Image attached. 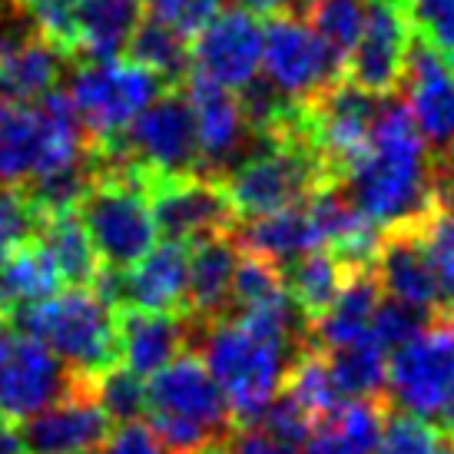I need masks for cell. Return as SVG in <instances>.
I'll return each instance as SVG.
<instances>
[{
	"label": "cell",
	"mask_w": 454,
	"mask_h": 454,
	"mask_svg": "<svg viewBox=\"0 0 454 454\" xmlns=\"http://www.w3.org/2000/svg\"><path fill=\"white\" fill-rule=\"evenodd\" d=\"M27 11L34 13L40 34L64 47L74 60V11L76 0H20Z\"/></svg>",
	"instance_id": "7bdbcfd3"
},
{
	"label": "cell",
	"mask_w": 454,
	"mask_h": 454,
	"mask_svg": "<svg viewBox=\"0 0 454 454\" xmlns=\"http://www.w3.org/2000/svg\"><path fill=\"white\" fill-rule=\"evenodd\" d=\"M87 381L43 341L20 332L0 312V415L24 421Z\"/></svg>",
	"instance_id": "30bf717a"
},
{
	"label": "cell",
	"mask_w": 454,
	"mask_h": 454,
	"mask_svg": "<svg viewBox=\"0 0 454 454\" xmlns=\"http://www.w3.org/2000/svg\"><path fill=\"white\" fill-rule=\"evenodd\" d=\"M278 295H286L282 269L276 262L262 259V255L239 253V262H236V272H232V295H229L226 316L272 302Z\"/></svg>",
	"instance_id": "d590c367"
},
{
	"label": "cell",
	"mask_w": 454,
	"mask_h": 454,
	"mask_svg": "<svg viewBox=\"0 0 454 454\" xmlns=\"http://www.w3.org/2000/svg\"><path fill=\"white\" fill-rule=\"evenodd\" d=\"M116 345L120 365L150 379L192 345V318L183 312H143L116 309Z\"/></svg>",
	"instance_id": "ffe728a7"
},
{
	"label": "cell",
	"mask_w": 454,
	"mask_h": 454,
	"mask_svg": "<svg viewBox=\"0 0 454 454\" xmlns=\"http://www.w3.org/2000/svg\"><path fill=\"white\" fill-rule=\"evenodd\" d=\"M328 183L332 176L312 150L302 120L278 137L255 139L253 150L223 176L239 219L302 206Z\"/></svg>",
	"instance_id": "277c9868"
},
{
	"label": "cell",
	"mask_w": 454,
	"mask_h": 454,
	"mask_svg": "<svg viewBox=\"0 0 454 454\" xmlns=\"http://www.w3.org/2000/svg\"><path fill=\"white\" fill-rule=\"evenodd\" d=\"M325 358L341 398H381L385 395L388 352L372 335L352 341V345L332 348V352H325Z\"/></svg>",
	"instance_id": "4dcf8cb0"
},
{
	"label": "cell",
	"mask_w": 454,
	"mask_h": 454,
	"mask_svg": "<svg viewBox=\"0 0 454 454\" xmlns=\"http://www.w3.org/2000/svg\"><path fill=\"white\" fill-rule=\"evenodd\" d=\"M127 57L153 70L166 87H179L192 70V37L146 17L129 37Z\"/></svg>",
	"instance_id": "f546056e"
},
{
	"label": "cell",
	"mask_w": 454,
	"mask_h": 454,
	"mask_svg": "<svg viewBox=\"0 0 454 454\" xmlns=\"http://www.w3.org/2000/svg\"><path fill=\"white\" fill-rule=\"evenodd\" d=\"M262 67V24L253 11H215L192 34V70L239 93Z\"/></svg>",
	"instance_id": "9a60e30c"
},
{
	"label": "cell",
	"mask_w": 454,
	"mask_h": 454,
	"mask_svg": "<svg viewBox=\"0 0 454 454\" xmlns=\"http://www.w3.org/2000/svg\"><path fill=\"white\" fill-rule=\"evenodd\" d=\"M114 421L106 418L100 402L93 398L90 381L70 391L67 398L47 404L43 411L24 418V448L27 454H83L106 442Z\"/></svg>",
	"instance_id": "ac0fdd59"
},
{
	"label": "cell",
	"mask_w": 454,
	"mask_h": 454,
	"mask_svg": "<svg viewBox=\"0 0 454 454\" xmlns=\"http://www.w3.org/2000/svg\"><path fill=\"white\" fill-rule=\"evenodd\" d=\"M339 186L381 229L415 226L431 213L434 156L398 90L379 100L365 156L339 179Z\"/></svg>",
	"instance_id": "6da1fadb"
},
{
	"label": "cell",
	"mask_w": 454,
	"mask_h": 454,
	"mask_svg": "<svg viewBox=\"0 0 454 454\" xmlns=\"http://www.w3.org/2000/svg\"><path fill=\"white\" fill-rule=\"evenodd\" d=\"M408 43L411 27L402 0H368L365 30L345 60V76L375 97H388L402 87Z\"/></svg>",
	"instance_id": "e0dca14e"
},
{
	"label": "cell",
	"mask_w": 454,
	"mask_h": 454,
	"mask_svg": "<svg viewBox=\"0 0 454 454\" xmlns=\"http://www.w3.org/2000/svg\"><path fill=\"white\" fill-rule=\"evenodd\" d=\"M442 454H454V434H444V442H442Z\"/></svg>",
	"instance_id": "681fc988"
},
{
	"label": "cell",
	"mask_w": 454,
	"mask_h": 454,
	"mask_svg": "<svg viewBox=\"0 0 454 454\" xmlns=\"http://www.w3.org/2000/svg\"><path fill=\"white\" fill-rule=\"evenodd\" d=\"M438 428H442V434H454V408L442 418V425H438Z\"/></svg>",
	"instance_id": "c3c4849f"
},
{
	"label": "cell",
	"mask_w": 454,
	"mask_h": 454,
	"mask_svg": "<svg viewBox=\"0 0 454 454\" xmlns=\"http://www.w3.org/2000/svg\"><path fill=\"white\" fill-rule=\"evenodd\" d=\"M352 272L355 269H348L328 246L309 249V253L295 255L292 262L282 265L286 292H289V299L299 305V312L309 322L318 318L328 305L335 302V295L341 292L345 278L352 276Z\"/></svg>",
	"instance_id": "4316f807"
},
{
	"label": "cell",
	"mask_w": 454,
	"mask_h": 454,
	"mask_svg": "<svg viewBox=\"0 0 454 454\" xmlns=\"http://www.w3.org/2000/svg\"><path fill=\"white\" fill-rule=\"evenodd\" d=\"M381 299V286L372 269H355L345 278L335 302L328 305L318 318L309 322V345L318 352H332L341 345L372 335V316Z\"/></svg>",
	"instance_id": "603a6c76"
},
{
	"label": "cell",
	"mask_w": 454,
	"mask_h": 454,
	"mask_svg": "<svg viewBox=\"0 0 454 454\" xmlns=\"http://www.w3.org/2000/svg\"><path fill=\"white\" fill-rule=\"evenodd\" d=\"M146 176V183L169 176H192L200 166V146H196V120L192 106L179 87H166L160 97H153L137 120L129 123L114 143Z\"/></svg>",
	"instance_id": "9c48e42d"
},
{
	"label": "cell",
	"mask_w": 454,
	"mask_h": 454,
	"mask_svg": "<svg viewBox=\"0 0 454 454\" xmlns=\"http://www.w3.org/2000/svg\"><path fill=\"white\" fill-rule=\"evenodd\" d=\"M309 0H239V7L253 13H262V17H278V13H295L299 7L305 11Z\"/></svg>",
	"instance_id": "bcb514c9"
},
{
	"label": "cell",
	"mask_w": 454,
	"mask_h": 454,
	"mask_svg": "<svg viewBox=\"0 0 454 454\" xmlns=\"http://www.w3.org/2000/svg\"><path fill=\"white\" fill-rule=\"evenodd\" d=\"M166 90L160 76L123 57H87L70 70V100L87 129L90 146L114 143L137 114Z\"/></svg>",
	"instance_id": "52a82bcc"
},
{
	"label": "cell",
	"mask_w": 454,
	"mask_h": 454,
	"mask_svg": "<svg viewBox=\"0 0 454 454\" xmlns=\"http://www.w3.org/2000/svg\"><path fill=\"white\" fill-rule=\"evenodd\" d=\"M186 269L190 246L166 239L129 269H120L123 309L143 312H183L186 316Z\"/></svg>",
	"instance_id": "44dd1931"
},
{
	"label": "cell",
	"mask_w": 454,
	"mask_h": 454,
	"mask_svg": "<svg viewBox=\"0 0 454 454\" xmlns=\"http://www.w3.org/2000/svg\"><path fill=\"white\" fill-rule=\"evenodd\" d=\"M34 236H37L40 246L51 253L60 278L70 282V286H90L93 276L100 272L97 249H93V242H90L87 229L80 223L76 209L40 215Z\"/></svg>",
	"instance_id": "f1b7e54d"
},
{
	"label": "cell",
	"mask_w": 454,
	"mask_h": 454,
	"mask_svg": "<svg viewBox=\"0 0 454 454\" xmlns=\"http://www.w3.org/2000/svg\"><path fill=\"white\" fill-rule=\"evenodd\" d=\"M255 428H262L269 438H276L278 444H286L289 451H299L312 431V418L305 415L299 404L292 402L289 395L278 391L272 402L265 404V411L253 421Z\"/></svg>",
	"instance_id": "ab89813d"
},
{
	"label": "cell",
	"mask_w": 454,
	"mask_h": 454,
	"mask_svg": "<svg viewBox=\"0 0 454 454\" xmlns=\"http://www.w3.org/2000/svg\"><path fill=\"white\" fill-rule=\"evenodd\" d=\"M442 442L444 434L434 421L385 402L375 454H442Z\"/></svg>",
	"instance_id": "e575fe53"
},
{
	"label": "cell",
	"mask_w": 454,
	"mask_h": 454,
	"mask_svg": "<svg viewBox=\"0 0 454 454\" xmlns=\"http://www.w3.org/2000/svg\"><path fill=\"white\" fill-rule=\"evenodd\" d=\"M192 454H223V444H215V448H202V451H192Z\"/></svg>",
	"instance_id": "f907efd6"
},
{
	"label": "cell",
	"mask_w": 454,
	"mask_h": 454,
	"mask_svg": "<svg viewBox=\"0 0 454 454\" xmlns=\"http://www.w3.org/2000/svg\"><path fill=\"white\" fill-rule=\"evenodd\" d=\"M7 318L20 332L43 341L83 379H97L103 368L120 362L116 312L97 292H87L83 286L53 292L43 302L20 305Z\"/></svg>",
	"instance_id": "5b68a950"
},
{
	"label": "cell",
	"mask_w": 454,
	"mask_h": 454,
	"mask_svg": "<svg viewBox=\"0 0 454 454\" xmlns=\"http://www.w3.org/2000/svg\"><path fill=\"white\" fill-rule=\"evenodd\" d=\"M434 206L454 209V160L434 156Z\"/></svg>",
	"instance_id": "f6af8a7d"
},
{
	"label": "cell",
	"mask_w": 454,
	"mask_h": 454,
	"mask_svg": "<svg viewBox=\"0 0 454 454\" xmlns=\"http://www.w3.org/2000/svg\"><path fill=\"white\" fill-rule=\"evenodd\" d=\"M262 67L265 80L299 106L345 76V60L295 13L269 17L262 27Z\"/></svg>",
	"instance_id": "8fae6325"
},
{
	"label": "cell",
	"mask_w": 454,
	"mask_h": 454,
	"mask_svg": "<svg viewBox=\"0 0 454 454\" xmlns=\"http://www.w3.org/2000/svg\"><path fill=\"white\" fill-rule=\"evenodd\" d=\"M239 246L232 232L206 236L190 242V269H186V316L192 322H213L229 312L232 272L239 262Z\"/></svg>",
	"instance_id": "7402d4cb"
},
{
	"label": "cell",
	"mask_w": 454,
	"mask_h": 454,
	"mask_svg": "<svg viewBox=\"0 0 454 454\" xmlns=\"http://www.w3.org/2000/svg\"><path fill=\"white\" fill-rule=\"evenodd\" d=\"M448 156H451V160H454V150H451V153H448Z\"/></svg>",
	"instance_id": "816d5d0a"
},
{
	"label": "cell",
	"mask_w": 454,
	"mask_h": 454,
	"mask_svg": "<svg viewBox=\"0 0 454 454\" xmlns=\"http://www.w3.org/2000/svg\"><path fill=\"white\" fill-rule=\"evenodd\" d=\"M309 27L325 40L341 60H348L355 43L365 30L368 0H309L305 4Z\"/></svg>",
	"instance_id": "d6a6232c"
},
{
	"label": "cell",
	"mask_w": 454,
	"mask_h": 454,
	"mask_svg": "<svg viewBox=\"0 0 454 454\" xmlns=\"http://www.w3.org/2000/svg\"><path fill=\"white\" fill-rule=\"evenodd\" d=\"M278 391L289 395L292 402L299 404L312 421L328 415V411L341 402V391H339V385H335V379H332L325 352H318L312 345L295 355V362L289 365Z\"/></svg>",
	"instance_id": "1f68e13d"
},
{
	"label": "cell",
	"mask_w": 454,
	"mask_h": 454,
	"mask_svg": "<svg viewBox=\"0 0 454 454\" xmlns=\"http://www.w3.org/2000/svg\"><path fill=\"white\" fill-rule=\"evenodd\" d=\"M146 418L166 454H192L223 444L236 428L223 388L196 352H179L146 381Z\"/></svg>",
	"instance_id": "3957f363"
},
{
	"label": "cell",
	"mask_w": 454,
	"mask_h": 454,
	"mask_svg": "<svg viewBox=\"0 0 454 454\" xmlns=\"http://www.w3.org/2000/svg\"><path fill=\"white\" fill-rule=\"evenodd\" d=\"M146 179L133 166H120L110 173H97L83 200L76 202V215L87 229L100 265L129 269L156 246V223L150 213Z\"/></svg>",
	"instance_id": "8992f818"
},
{
	"label": "cell",
	"mask_w": 454,
	"mask_h": 454,
	"mask_svg": "<svg viewBox=\"0 0 454 454\" xmlns=\"http://www.w3.org/2000/svg\"><path fill=\"white\" fill-rule=\"evenodd\" d=\"M37 209L13 186H0V262L37 232Z\"/></svg>",
	"instance_id": "60d3db41"
},
{
	"label": "cell",
	"mask_w": 454,
	"mask_h": 454,
	"mask_svg": "<svg viewBox=\"0 0 454 454\" xmlns=\"http://www.w3.org/2000/svg\"><path fill=\"white\" fill-rule=\"evenodd\" d=\"M379 100L381 97L362 90L348 76H341L339 83H332L325 93H318L316 100L302 106L309 143L325 163L332 183H339L365 156Z\"/></svg>",
	"instance_id": "7c38bea8"
},
{
	"label": "cell",
	"mask_w": 454,
	"mask_h": 454,
	"mask_svg": "<svg viewBox=\"0 0 454 454\" xmlns=\"http://www.w3.org/2000/svg\"><path fill=\"white\" fill-rule=\"evenodd\" d=\"M0 454H27L24 434L17 428V421L7 415H0Z\"/></svg>",
	"instance_id": "7dc6e473"
},
{
	"label": "cell",
	"mask_w": 454,
	"mask_h": 454,
	"mask_svg": "<svg viewBox=\"0 0 454 454\" xmlns=\"http://www.w3.org/2000/svg\"><path fill=\"white\" fill-rule=\"evenodd\" d=\"M372 272L379 278L381 295H391V299L418 305V309H428L434 316L448 312L418 223L415 226H391L381 232V246L375 253Z\"/></svg>",
	"instance_id": "d6986e66"
},
{
	"label": "cell",
	"mask_w": 454,
	"mask_h": 454,
	"mask_svg": "<svg viewBox=\"0 0 454 454\" xmlns=\"http://www.w3.org/2000/svg\"><path fill=\"white\" fill-rule=\"evenodd\" d=\"M398 90H404L402 97L431 156H448L454 150V64L425 40H411Z\"/></svg>",
	"instance_id": "2e32d148"
},
{
	"label": "cell",
	"mask_w": 454,
	"mask_h": 454,
	"mask_svg": "<svg viewBox=\"0 0 454 454\" xmlns=\"http://www.w3.org/2000/svg\"><path fill=\"white\" fill-rule=\"evenodd\" d=\"M385 402L442 425L454 408V312L434 316L415 339L391 352Z\"/></svg>",
	"instance_id": "ba28073f"
},
{
	"label": "cell",
	"mask_w": 454,
	"mask_h": 454,
	"mask_svg": "<svg viewBox=\"0 0 454 454\" xmlns=\"http://www.w3.org/2000/svg\"><path fill=\"white\" fill-rule=\"evenodd\" d=\"M418 229H421V242L428 249L434 278L442 286L444 309L454 312V209L431 206V213L418 223Z\"/></svg>",
	"instance_id": "8d00e7d4"
},
{
	"label": "cell",
	"mask_w": 454,
	"mask_h": 454,
	"mask_svg": "<svg viewBox=\"0 0 454 454\" xmlns=\"http://www.w3.org/2000/svg\"><path fill=\"white\" fill-rule=\"evenodd\" d=\"M192 352L209 368L223 388L236 425H253L282 388V379L295 355L289 341L272 339L259 328L246 325L236 316H219L213 322H192Z\"/></svg>",
	"instance_id": "7a4b0ae2"
},
{
	"label": "cell",
	"mask_w": 454,
	"mask_h": 454,
	"mask_svg": "<svg viewBox=\"0 0 454 454\" xmlns=\"http://www.w3.org/2000/svg\"><path fill=\"white\" fill-rule=\"evenodd\" d=\"M223 454H295L276 438H269L262 428L255 425H236L232 434L223 442Z\"/></svg>",
	"instance_id": "ee69618b"
},
{
	"label": "cell",
	"mask_w": 454,
	"mask_h": 454,
	"mask_svg": "<svg viewBox=\"0 0 454 454\" xmlns=\"http://www.w3.org/2000/svg\"><path fill=\"white\" fill-rule=\"evenodd\" d=\"M232 239L242 253L262 255L269 262H276L278 269L292 262L295 255L318 249V229L309 215V206H289V209H276V213L249 215L246 223H236Z\"/></svg>",
	"instance_id": "cb8c5ba5"
},
{
	"label": "cell",
	"mask_w": 454,
	"mask_h": 454,
	"mask_svg": "<svg viewBox=\"0 0 454 454\" xmlns=\"http://www.w3.org/2000/svg\"><path fill=\"white\" fill-rule=\"evenodd\" d=\"M143 11L153 20L192 37L215 11H223V0H143Z\"/></svg>",
	"instance_id": "b9f144b4"
},
{
	"label": "cell",
	"mask_w": 454,
	"mask_h": 454,
	"mask_svg": "<svg viewBox=\"0 0 454 454\" xmlns=\"http://www.w3.org/2000/svg\"><path fill=\"white\" fill-rule=\"evenodd\" d=\"M143 13V0H76L74 57H123Z\"/></svg>",
	"instance_id": "484cf974"
},
{
	"label": "cell",
	"mask_w": 454,
	"mask_h": 454,
	"mask_svg": "<svg viewBox=\"0 0 454 454\" xmlns=\"http://www.w3.org/2000/svg\"><path fill=\"white\" fill-rule=\"evenodd\" d=\"M381 418H385V395L339 402L328 415L312 421V431L299 454H375Z\"/></svg>",
	"instance_id": "d4e9b609"
},
{
	"label": "cell",
	"mask_w": 454,
	"mask_h": 454,
	"mask_svg": "<svg viewBox=\"0 0 454 454\" xmlns=\"http://www.w3.org/2000/svg\"><path fill=\"white\" fill-rule=\"evenodd\" d=\"M60 272L37 236L24 239L0 262V312L11 316L20 305H34L60 292Z\"/></svg>",
	"instance_id": "83f0119b"
},
{
	"label": "cell",
	"mask_w": 454,
	"mask_h": 454,
	"mask_svg": "<svg viewBox=\"0 0 454 454\" xmlns=\"http://www.w3.org/2000/svg\"><path fill=\"white\" fill-rule=\"evenodd\" d=\"M156 232L173 242H196L206 236L232 232L239 213L229 200L226 186L209 176H169L146 186Z\"/></svg>",
	"instance_id": "4fadbf2b"
},
{
	"label": "cell",
	"mask_w": 454,
	"mask_h": 454,
	"mask_svg": "<svg viewBox=\"0 0 454 454\" xmlns=\"http://www.w3.org/2000/svg\"><path fill=\"white\" fill-rule=\"evenodd\" d=\"M402 11L418 40L454 64V0H402Z\"/></svg>",
	"instance_id": "74e56055"
},
{
	"label": "cell",
	"mask_w": 454,
	"mask_h": 454,
	"mask_svg": "<svg viewBox=\"0 0 454 454\" xmlns=\"http://www.w3.org/2000/svg\"><path fill=\"white\" fill-rule=\"evenodd\" d=\"M183 93L196 120V146H200L196 173L223 183L229 169L255 146V133L246 123L239 97L236 90L223 87L196 70H190V76L183 80Z\"/></svg>",
	"instance_id": "5bb4252c"
},
{
	"label": "cell",
	"mask_w": 454,
	"mask_h": 454,
	"mask_svg": "<svg viewBox=\"0 0 454 454\" xmlns=\"http://www.w3.org/2000/svg\"><path fill=\"white\" fill-rule=\"evenodd\" d=\"M90 391L114 425L146 418V379H139L137 372H129L120 362L103 368L97 379H90Z\"/></svg>",
	"instance_id": "836d02e7"
},
{
	"label": "cell",
	"mask_w": 454,
	"mask_h": 454,
	"mask_svg": "<svg viewBox=\"0 0 454 454\" xmlns=\"http://www.w3.org/2000/svg\"><path fill=\"white\" fill-rule=\"evenodd\" d=\"M431 318H434V312H428V309H418V305L398 302L391 295H381L379 305H375V316H372V339L379 341L385 352H395L408 339H415Z\"/></svg>",
	"instance_id": "f35d334b"
}]
</instances>
